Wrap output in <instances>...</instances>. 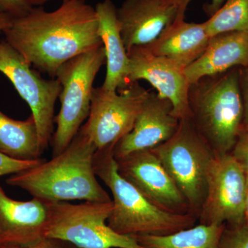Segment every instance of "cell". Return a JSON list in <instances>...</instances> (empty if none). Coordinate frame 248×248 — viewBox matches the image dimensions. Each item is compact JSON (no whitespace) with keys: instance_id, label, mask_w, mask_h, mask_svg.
I'll return each instance as SVG.
<instances>
[{"instance_id":"cell-1","label":"cell","mask_w":248,"mask_h":248,"mask_svg":"<svg viewBox=\"0 0 248 248\" xmlns=\"http://www.w3.org/2000/svg\"><path fill=\"white\" fill-rule=\"evenodd\" d=\"M4 35L32 68L53 79L63 63L103 46L95 9L86 0L62 1L53 11L34 6Z\"/></svg>"},{"instance_id":"cell-2","label":"cell","mask_w":248,"mask_h":248,"mask_svg":"<svg viewBox=\"0 0 248 248\" xmlns=\"http://www.w3.org/2000/svg\"><path fill=\"white\" fill-rule=\"evenodd\" d=\"M96 147L80 129L66 149L49 161L11 174L8 185L47 203L70 201L111 202L94 172Z\"/></svg>"},{"instance_id":"cell-3","label":"cell","mask_w":248,"mask_h":248,"mask_svg":"<svg viewBox=\"0 0 248 248\" xmlns=\"http://www.w3.org/2000/svg\"><path fill=\"white\" fill-rule=\"evenodd\" d=\"M241 68L205 77L190 85V120L215 155L231 153L243 130Z\"/></svg>"},{"instance_id":"cell-4","label":"cell","mask_w":248,"mask_h":248,"mask_svg":"<svg viewBox=\"0 0 248 248\" xmlns=\"http://www.w3.org/2000/svg\"><path fill=\"white\" fill-rule=\"evenodd\" d=\"M94 172L112 195V210L108 225L120 234L165 236L195 226L192 215L169 213L147 200L120 175L113 152H97Z\"/></svg>"},{"instance_id":"cell-5","label":"cell","mask_w":248,"mask_h":248,"mask_svg":"<svg viewBox=\"0 0 248 248\" xmlns=\"http://www.w3.org/2000/svg\"><path fill=\"white\" fill-rule=\"evenodd\" d=\"M172 178L198 219L207 192V178L215 154L190 120H179L168 141L151 149Z\"/></svg>"},{"instance_id":"cell-6","label":"cell","mask_w":248,"mask_h":248,"mask_svg":"<svg viewBox=\"0 0 248 248\" xmlns=\"http://www.w3.org/2000/svg\"><path fill=\"white\" fill-rule=\"evenodd\" d=\"M106 60L104 46L78 55L59 68L55 79L62 86L61 108L54 122L53 156L62 153L87 120L91 110L93 84Z\"/></svg>"},{"instance_id":"cell-7","label":"cell","mask_w":248,"mask_h":248,"mask_svg":"<svg viewBox=\"0 0 248 248\" xmlns=\"http://www.w3.org/2000/svg\"><path fill=\"white\" fill-rule=\"evenodd\" d=\"M46 237L71 244L77 248H145L135 236L119 234L108 225L112 202L48 203Z\"/></svg>"},{"instance_id":"cell-8","label":"cell","mask_w":248,"mask_h":248,"mask_svg":"<svg viewBox=\"0 0 248 248\" xmlns=\"http://www.w3.org/2000/svg\"><path fill=\"white\" fill-rule=\"evenodd\" d=\"M148 94L138 81L117 91L94 88L89 117L80 129L97 152H113L116 145L133 130Z\"/></svg>"},{"instance_id":"cell-9","label":"cell","mask_w":248,"mask_h":248,"mask_svg":"<svg viewBox=\"0 0 248 248\" xmlns=\"http://www.w3.org/2000/svg\"><path fill=\"white\" fill-rule=\"evenodd\" d=\"M0 73L10 80L30 107L40 146L45 151L53 138L55 103L61 85L57 79H44L6 41L0 42Z\"/></svg>"},{"instance_id":"cell-10","label":"cell","mask_w":248,"mask_h":248,"mask_svg":"<svg viewBox=\"0 0 248 248\" xmlns=\"http://www.w3.org/2000/svg\"><path fill=\"white\" fill-rule=\"evenodd\" d=\"M247 179L231 153L214 156L207 192L198 219L200 224L235 225L245 221Z\"/></svg>"},{"instance_id":"cell-11","label":"cell","mask_w":248,"mask_h":248,"mask_svg":"<svg viewBox=\"0 0 248 248\" xmlns=\"http://www.w3.org/2000/svg\"><path fill=\"white\" fill-rule=\"evenodd\" d=\"M115 159L120 175L147 200L169 213L192 215L185 199L151 149Z\"/></svg>"},{"instance_id":"cell-12","label":"cell","mask_w":248,"mask_h":248,"mask_svg":"<svg viewBox=\"0 0 248 248\" xmlns=\"http://www.w3.org/2000/svg\"><path fill=\"white\" fill-rule=\"evenodd\" d=\"M130 83L143 79L158 94L172 103L173 114L179 120H190L189 90L190 83L184 68L175 62L150 52L146 46L133 47L128 52Z\"/></svg>"},{"instance_id":"cell-13","label":"cell","mask_w":248,"mask_h":248,"mask_svg":"<svg viewBox=\"0 0 248 248\" xmlns=\"http://www.w3.org/2000/svg\"><path fill=\"white\" fill-rule=\"evenodd\" d=\"M179 124L172 103L158 93H149L133 130L114 148V156L120 158L134 152L153 149L172 138Z\"/></svg>"},{"instance_id":"cell-14","label":"cell","mask_w":248,"mask_h":248,"mask_svg":"<svg viewBox=\"0 0 248 248\" xmlns=\"http://www.w3.org/2000/svg\"><path fill=\"white\" fill-rule=\"evenodd\" d=\"M49 215L47 202L15 200L0 185V246L24 247L44 239Z\"/></svg>"},{"instance_id":"cell-15","label":"cell","mask_w":248,"mask_h":248,"mask_svg":"<svg viewBox=\"0 0 248 248\" xmlns=\"http://www.w3.org/2000/svg\"><path fill=\"white\" fill-rule=\"evenodd\" d=\"M178 14L167 0H124L117 14L127 53L133 47L152 43Z\"/></svg>"},{"instance_id":"cell-16","label":"cell","mask_w":248,"mask_h":248,"mask_svg":"<svg viewBox=\"0 0 248 248\" xmlns=\"http://www.w3.org/2000/svg\"><path fill=\"white\" fill-rule=\"evenodd\" d=\"M248 65V33L227 32L210 37L204 53L184 70L190 84L205 77Z\"/></svg>"},{"instance_id":"cell-17","label":"cell","mask_w":248,"mask_h":248,"mask_svg":"<svg viewBox=\"0 0 248 248\" xmlns=\"http://www.w3.org/2000/svg\"><path fill=\"white\" fill-rule=\"evenodd\" d=\"M210 39L203 22H186L184 17L177 16L156 40L144 46L185 69L204 53Z\"/></svg>"},{"instance_id":"cell-18","label":"cell","mask_w":248,"mask_h":248,"mask_svg":"<svg viewBox=\"0 0 248 248\" xmlns=\"http://www.w3.org/2000/svg\"><path fill=\"white\" fill-rule=\"evenodd\" d=\"M99 34L106 53L107 70L102 87L117 91L129 84L130 60L124 45L117 9L112 0H104L96 4Z\"/></svg>"},{"instance_id":"cell-19","label":"cell","mask_w":248,"mask_h":248,"mask_svg":"<svg viewBox=\"0 0 248 248\" xmlns=\"http://www.w3.org/2000/svg\"><path fill=\"white\" fill-rule=\"evenodd\" d=\"M43 152L32 115L16 120L0 110V153L15 159L35 161L42 159Z\"/></svg>"},{"instance_id":"cell-20","label":"cell","mask_w":248,"mask_h":248,"mask_svg":"<svg viewBox=\"0 0 248 248\" xmlns=\"http://www.w3.org/2000/svg\"><path fill=\"white\" fill-rule=\"evenodd\" d=\"M225 225L199 224L165 236H135L145 248H218Z\"/></svg>"},{"instance_id":"cell-21","label":"cell","mask_w":248,"mask_h":248,"mask_svg":"<svg viewBox=\"0 0 248 248\" xmlns=\"http://www.w3.org/2000/svg\"><path fill=\"white\" fill-rule=\"evenodd\" d=\"M203 23L210 37L235 31L248 33V0H226Z\"/></svg>"},{"instance_id":"cell-22","label":"cell","mask_w":248,"mask_h":248,"mask_svg":"<svg viewBox=\"0 0 248 248\" xmlns=\"http://www.w3.org/2000/svg\"><path fill=\"white\" fill-rule=\"evenodd\" d=\"M218 248H248V223L225 225Z\"/></svg>"},{"instance_id":"cell-23","label":"cell","mask_w":248,"mask_h":248,"mask_svg":"<svg viewBox=\"0 0 248 248\" xmlns=\"http://www.w3.org/2000/svg\"><path fill=\"white\" fill-rule=\"evenodd\" d=\"M44 160L40 159L35 161H21L13 159L0 153V177L11 175L24 170L30 169L40 164Z\"/></svg>"},{"instance_id":"cell-24","label":"cell","mask_w":248,"mask_h":248,"mask_svg":"<svg viewBox=\"0 0 248 248\" xmlns=\"http://www.w3.org/2000/svg\"><path fill=\"white\" fill-rule=\"evenodd\" d=\"M231 155L241 166L248 181V130H243L239 134Z\"/></svg>"},{"instance_id":"cell-25","label":"cell","mask_w":248,"mask_h":248,"mask_svg":"<svg viewBox=\"0 0 248 248\" xmlns=\"http://www.w3.org/2000/svg\"><path fill=\"white\" fill-rule=\"evenodd\" d=\"M33 7L30 0H0V13L14 19L27 16Z\"/></svg>"},{"instance_id":"cell-26","label":"cell","mask_w":248,"mask_h":248,"mask_svg":"<svg viewBox=\"0 0 248 248\" xmlns=\"http://www.w3.org/2000/svg\"><path fill=\"white\" fill-rule=\"evenodd\" d=\"M240 91L244 107L243 130H248V65L241 67L239 77Z\"/></svg>"},{"instance_id":"cell-27","label":"cell","mask_w":248,"mask_h":248,"mask_svg":"<svg viewBox=\"0 0 248 248\" xmlns=\"http://www.w3.org/2000/svg\"><path fill=\"white\" fill-rule=\"evenodd\" d=\"M167 1L177 8L179 12L177 16H185L186 9L192 0H167ZM225 1L226 0H212L210 4L205 6V11L210 17L221 8Z\"/></svg>"},{"instance_id":"cell-28","label":"cell","mask_w":248,"mask_h":248,"mask_svg":"<svg viewBox=\"0 0 248 248\" xmlns=\"http://www.w3.org/2000/svg\"><path fill=\"white\" fill-rule=\"evenodd\" d=\"M63 241L45 237L30 246L19 247V246H0V248H65Z\"/></svg>"},{"instance_id":"cell-29","label":"cell","mask_w":248,"mask_h":248,"mask_svg":"<svg viewBox=\"0 0 248 248\" xmlns=\"http://www.w3.org/2000/svg\"><path fill=\"white\" fill-rule=\"evenodd\" d=\"M14 19L11 16L0 13V34L4 33V31L12 24Z\"/></svg>"},{"instance_id":"cell-30","label":"cell","mask_w":248,"mask_h":248,"mask_svg":"<svg viewBox=\"0 0 248 248\" xmlns=\"http://www.w3.org/2000/svg\"><path fill=\"white\" fill-rule=\"evenodd\" d=\"M245 221L248 223V181H247V189H246V201L244 208Z\"/></svg>"},{"instance_id":"cell-31","label":"cell","mask_w":248,"mask_h":248,"mask_svg":"<svg viewBox=\"0 0 248 248\" xmlns=\"http://www.w3.org/2000/svg\"><path fill=\"white\" fill-rule=\"evenodd\" d=\"M49 1L51 0H30L31 4L33 6H42ZM61 1H66V0H61Z\"/></svg>"},{"instance_id":"cell-32","label":"cell","mask_w":248,"mask_h":248,"mask_svg":"<svg viewBox=\"0 0 248 248\" xmlns=\"http://www.w3.org/2000/svg\"></svg>"}]
</instances>
